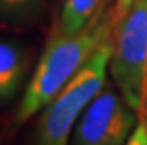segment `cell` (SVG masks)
<instances>
[{
	"label": "cell",
	"instance_id": "obj_5",
	"mask_svg": "<svg viewBox=\"0 0 147 145\" xmlns=\"http://www.w3.org/2000/svg\"><path fill=\"white\" fill-rule=\"evenodd\" d=\"M30 56L15 41L0 40V104L12 101L28 74Z\"/></svg>",
	"mask_w": 147,
	"mask_h": 145
},
{
	"label": "cell",
	"instance_id": "obj_7",
	"mask_svg": "<svg viewBox=\"0 0 147 145\" xmlns=\"http://www.w3.org/2000/svg\"><path fill=\"white\" fill-rule=\"evenodd\" d=\"M46 0H0V18L13 25H27L40 19Z\"/></svg>",
	"mask_w": 147,
	"mask_h": 145
},
{
	"label": "cell",
	"instance_id": "obj_6",
	"mask_svg": "<svg viewBox=\"0 0 147 145\" xmlns=\"http://www.w3.org/2000/svg\"><path fill=\"white\" fill-rule=\"evenodd\" d=\"M104 5L106 0H65L55 30L65 34L82 30Z\"/></svg>",
	"mask_w": 147,
	"mask_h": 145
},
{
	"label": "cell",
	"instance_id": "obj_4",
	"mask_svg": "<svg viewBox=\"0 0 147 145\" xmlns=\"http://www.w3.org/2000/svg\"><path fill=\"white\" fill-rule=\"evenodd\" d=\"M138 124V114L115 89L95 96L77 120L71 145H126Z\"/></svg>",
	"mask_w": 147,
	"mask_h": 145
},
{
	"label": "cell",
	"instance_id": "obj_2",
	"mask_svg": "<svg viewBox=\"0 0 147 145\" xmlns=\"http://www.w3.org/2000/svg\"><path fill=\"white\" fill-rule=\"evenodd\" d=\"M113 37L101 45L80 71L40 111L30 145H68L73 129L89 102L104 89Z\"/></svg>",
	"mask_w": 147,
	"mask_h": 145
},
{
	"label": "cell",
	"instance_id": "obj_9",
	"mask_svg": "<svg viewBox=\"0 0 147 145\" xmlns=\"http://www.w3.org/2000/svg\"><path fill=\"white\" fill-rule=\"evenodd\" d=\"M134 3V0H115V5H113V16H115V24L120 19V16H122L129 7L131 5Z\"/></svg>",
	"mask_w": 147,
	"mask_h": 145
},
{
	"label": "cell",
	"instance_id": "obj_3",
	"mask_svg": "<svg viewBox=\"0 0 147 145\" xmlns=\"http://www.w3.org/2000/svg\"><path fill=\"white\" fill-rule=\"evenodd\" d=\"M110 74L120 95L138 114L147 116V0H134L113 30Z\"/></svg>",
	"mask_w": 147,
	"mask_h": 145
},
{
	"label": "cell",
	"instance_id": "obj_1",
	"mask_svg": "<svg viewBox=\"0 0 147 145\" xmlns=\"http://www.w3.org/2000/svg\"><path fill=\"white\" fill-rule=\"evenodd\" d=\"M113 6L107 9L106 5L79 31L65 34L54 30L15 111L13 124L22 126L40 113L98 47L113 37Z\"/></svg>",
	"mask_w": 147,
	"mask_h": 145
},
{
	"label": "cell",
	"instance_id": "obj_8",
	"mask_svg": "<svg viewBox=\"0 0 147 145\" xmlns=\"http://www.w3.org/2000/svg\"><path fill=\"white\" fill-rule=\"evenodd\" d=\"M126 145H147V122L146 120H138V124L132 135L129 136Z\"/></svg>",
	"mask_w": 147,
	"mask_h": 145
},
{
	"label": "cell",
	"instance_id": "obj_10",
	"mask_svg": "<svg viewBox=\"0 0 147 145\" xmlns=\"http://www.w3.org/2000/svg\"><path fill=\"white\" fill-rule=\"evenodd\" d=\"M140 120H146V122H147V116H146L144 118H140Z\"/></svg>",
	"mask_w": 147,
	"mask_h": 145
}]
</instances>
